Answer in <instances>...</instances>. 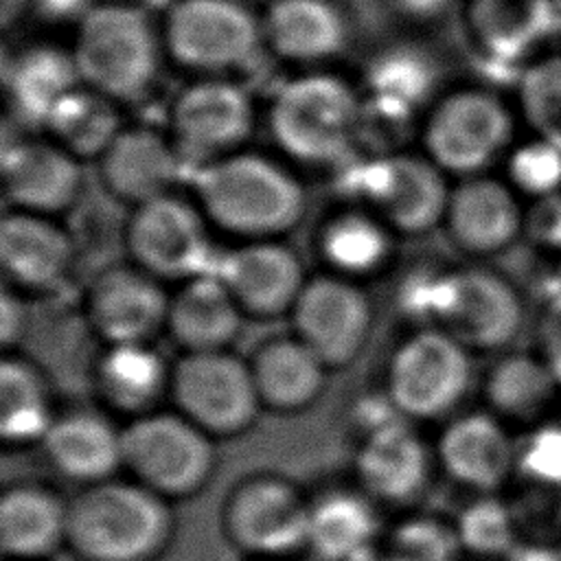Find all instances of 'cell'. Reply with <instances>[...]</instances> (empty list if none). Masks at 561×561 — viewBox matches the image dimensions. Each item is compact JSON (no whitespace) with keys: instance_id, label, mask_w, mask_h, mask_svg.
<instances>
[{"instance_id":"obj_1","label":"cell","mask_w":561,"mask_h":561,"mask_svg":"<svg viewBox=\"0 0 561 561\" xmlns=\"http://www.w3.org/2000/svg\"><path fill=\"white\" fill-rule=\"evenodd\" d=\"M173 535L169 500L136 480L110 478L68 502L66 548L77 561H158Z\"/></svg>"},{"instance_id":"obj_2","label":"cell","mask_w":561,"mask_h":561,"mask_svg":"<svg viewBox=\"0 0 561 561\" xmlns=\"http://www.w3.org/2000/svg\"><path fill=\"white\" fill-rule=\"evenodd\" d=\"M195 195L210 224L245 241L276 239L302 219L307 206L291 171L243 151L206 162L195 178Z\"/></svg>"},{"instance_id":"obj_3","label":"cell","mask_w":561,"mask_h":561,"mask_svg":"<svg viewBox=\"0 0 561 561\" xmlns=\"http://www.w3.org/2000/svg\"><path fill=\"white\" fill-rule=\"evenodd\" d=\"M162 50V33L142 9L103 2L81 15L70 53L83 85L112 101H131L156 81Z\"/></svg>"},{"instance_id":"obj_4","label":"cell","mask_w":561,"mask_h":561,"mask_svg":"<svg viewBox=\"0 0 561 561\" xmlns=\"http://www.w3.org/2000/svg\"><path fill=\"white\" fill-rule=\"evenodd\" d=\"M362 118L353 88L329 72L287 81L272 99L270 129L278 147L305 164H333L351 147Z\"/></svg>"},{"instance_id":"obj_5","label":"cell","mask_w":561,"mask_h":561,"mask_svg":"<svg viewBox=\"0 0 561 561\" xmlns=\"http://www.w3.org/2000/svg\"><path fill=\"white\" fill-rule=\"evenodd\" d=\"M213 436L180 412H149L123 427V467L164 500L188 497L215 471Z\"/></svg>"},{"instance_id":"obj_6","label":"cell","mask_w":561,"mask_h":561,"mask_svg":"<svg viewBox=\"0 0 561 561\" xmlns=\"http://www.w3.org/2000/svg\"><path fill=\"white\" fill-rule=\"evenodd\" d=\"M423 320L469 351L508 346L524 324V302L500 274L462 267L432 276Z\"/></svg>"},{"instance_id":"obj_7","label":"cell","mask_w":561,"mask_h":561,"mask_svg":"<svg viewBox=\"0 0 561 561\" xmlns=\"http://www.w3.org/2000/svg\"><path fill=\"white\" fill-rule=\"evenodd\" d=\"M311 502L280 476H254L226 495V539L252 561H278L307 548Z\"/></svg>"},{"instance_id":"obj_8","label":"cell","mask_w":561,"mask_h":561,"mask_svg":"<svg viewBox=\"0 0 561 561\" xmlns=\"http://www.w3.org/2000/svg\"><path fill=\"white\" fill-rule=\"evenodd\" d=\"M513 114L484 88H462L443 96L423 127L427 158L445 173L480 175L511 145Z\"/></svg>"},{"instance_id":"obj_9","label":"cell","mask_w":561,"mask_h":561,"mask_svg":"<svg viewBox=\"0 0 561 561\" xmlns=\"http://www.w3.org/2000/svg\"><path fill=\"white\" fill-rule=\"evenodd\" d=\"M471 375L469 348L449 333L425 327L392 353L388 401L405 419H438L465 399Z\"/></svg>"},{"instance_id":"obj_10","label":"cell","mask_w":561,"mask_h":561,"mask_svg":"<svg viewBox=\"0 0 561 561\" xmlns=\"http://www.w3.org/2000/svg\"><path fill=\"white\" fill-rule=\"evenodd\" d=\"M169 392L178 412L213 438L250 430L263 408L250 362L230 351L186 353L171 368Z\"/></svg>"},{"instance_id":"obj_11","label":"cell","mask_w":561,"mask_h":561,"mask_svg":"<svg viewBox=\"0 0 561 561\" xmlns=\"http://www.w3.org/2000/svg\"><path fill=\"white\" fill-rule=\"evenodd\" d=\"M160 33L180 66L204 75L243 66L263 44L261 20L239 0H178Z\"/></svg>"},{"instance_id":"obj_12","label":"cell","mask_w":561,"mask_h":561,"mask_svg":"<svg viewBox=\"0 0 561 561\" xmlns=\"http://www.w3.org/2000/svg\"><path fill=\"white\" fill-rule=\"evenodd\" d=\"M351 188L368 202L388 228L423 234L445 219L451 188L445 171L427 156H381L359 167Z\"/></svg>"},{"instance_id":"obj_13","label":"cell","mask_w":561,"mask_h":561,"mask_svg":"<svg viewBox=\"0 0 561 561\" xmlns=\"http://www.w3.org/2000/svg\"><path fill=\"white\" fill-rule=\"evenodd\" d=\"M125 239L134 263L156 278L186 280L206 272V217L173 193L134 206Z\"/></svg>"},{"instance_id":"obj_14","label":"cell","mask_w":561,"mask_h":561,"mask_svg":"<svg viewBox=\"0 0 561 561\" xmlns=\"http://www.w3.org/2000/svg\"><path fill=\"white\" fill-rule=\"evenodd\" d=\"M254 127L248 92L221 77L186 85L171 105V140L178 151L197 160H217L239 151Z\"/></svg>"},{"instance_id":"obj_15","label":"cell","mask_w":561,"mask_h":561,"mask_svg":"<svg viewBox=\"0 0 561 561\" xmlns=\"http://www.w3.org/2000/svg\"><path fill=\"white\" fill-rule=\"evenodd\" d=\"M289 313L296 337L329 368L346 366L359 355L373 322L366 294L337 274L307 278Z\"/></svg>"},{"instance_id":"obj_16","label":"cell","mask_w":561,"mask_h":561,"mask_svg":"<svg viewBox=\"0 0 561 561\" xmlns=\"http://www.w3.org/2000/svg\"><path fill=\"white\" fill-rule=\"evenodd\" d=\"M169 300L160 278L138 265H118L99 274L90 287L88 318L107 346L149 344L167 327Z\"/></svg>"},{"instance_id":"obj_17","label":"cell","mask_w":561,"mask_h":561,"mask_svg":"<svg viewBox=\"0 0 561 561\" xmlns=\"http://www.w3.org/2000/svg\"><path fill=\"white\" fill-rule=\"evenodd\" d=\"M2 188L13 210L55 217L81 191L79 158L55 140H15L2 149Z\"/></svg>"},{"instance_id":"obj_18","label":"cell","mask_w":561,"mask_h":561,"mask_svg":"<svg viewBox=\"0 0 561 561\" xmlns=\"http://www.w3.org/2000/svg\"><path fill=\"white\" fill-rule=\"evenodd\" d=\"M217 274L241 311L256 318L291 311L307 283L300 259L276 239L245 241L224 259Z\"/></svg>"},{"instance_id":"obj_19","label":"cell","mask_w":561,"mask_h":561,"mask_svg":"<svg viewBox=\"0 0 561 561\" xmlns=\"http://www.w3.org/2000/svg\"><path fill=\"white\" fill-rule=\"evenodd\" d=\"M430 451L405 416L366 430L355 454V471L370 497L401 504L416 497L430 480Z\"/></svg>"},{"instance_id":"obj_20","label":"cell","mask_w":561,"mask_h":561,"mask_svg":"<svg viewBox=\"0 0 561 561\" xmlns=\"http://www.w3.org/2000/svg\"><path fill=\"white\" fill-rule=\"evenodd\" d=\"M180 167L175 142L149 127H123L99 158L103 186L131 206L173 193Z\"/></svg>"},{"instance_id":"obj_21","label":"cell","mask_w":561,"mask_h":561,"mask_svg":"<svg viewBox=\"0 0 561 561\" xmlns=\"http://www.w3.org/2000/svg\"><path fill=\"white\" fill-rule=\"evenodd\" d=\"M75 259L70 237L53 217L9 210L0 221V265L24 289L53 291L70 274Z\"/></svg>"},{"instance_id":"obj_22","label":"cell","mask_w":561,"mask_h":561,"mask_svg":"<svg viewBox=\"0 0 561 561\" xmlns=\"http://www.w3.org/2000/svg\"><path fill=\"white\" fill-rule=\"evenodd\" d=\"M443 224L451 241L465 252L495 254L517 239L522 210L506 184L471 175L451 188Z\"/></svg>"},{"instance_id":"obj_23","label":"cell","mask_w":561,"mask_h":561,"mask_svg":"<svg viewBox=\"0 0 561 561\" xmlns=\"http://www.w3.org/2000/svg\"><path fill=\"white\" fill-rule=\"evenodd\" d=\"M39 445L61 476L88 486L114 478L123 467V430L92 410L55 416Z\"/></svg>"},{"instance_id":"obj_24","label":"cell","mask_w":561,"mask_h":561,"mask_svg":"<svg viewBox=\"0 0 561 561\" xmlns=\"http://www.w3.org/2000/svg\"><path fill=\"white\" fill-rule=\"evenodd\" d=\"M243 311L217 272L182 280L169 300L167 329L186 353L228 351L241 329Z\"/></svg>"},{"instance_id":"obj_25","label":"cell","mask_w":561,"mask_h":561,"mask_svg":"<svg viewBox=\"0 0 561 561\" xmlns=\"http://www.w3.org/2000/svg\"><path fill=\"white\" fill-rule=\"evenodd\" d=\"M263 42L287 61L318 64L348 44V24L331 0H272L261 18Z\"/></svg>"},{"instance_id":"obj_26","label":"cell","mask_w":561,"mask_h":561,"mask_svg":"<svg viewBox=\"0 0 561 561\" xmlns=\"http://www.w3.org/2000/svg\"><path fill=\"white\" fill-rule=\"evenodd\" d=\"M515 454L497 419L484 412L451 421L438 440V462L445 473L476 491L497 489L513 467Z\"/></svg>"},{"instance_id":"obj_27","label":"cell","mask_w":561,"mask_h":561,"mask_svg":"<svg viewBox=\"0 0 561 561\" xmlns=\"http://www.w3.org/2000/svg\"><path fill=\"white\" fill-rule=\"evenodd\" d=\"M261 405L274 412H300L322 392L329 366L296 335L263 342L250 359Z\"/></svg>"},{"instance_id":"obj_28","label":"cell","mask_w":561,"mask_h":561,"mask_svg":"<svg viewBox=\"0 0 561 561\" xmlns=\"http://www.w3.org/2000/svg\"><path fill=\"white\" fill-rule=\"evenodd\" d=\"M68 502L44 486L15 484L0 500V548L15 561H42L66 546Z\"/></svg>"},{"instance_id":"obj_29","label":"cell","mask_w":561,"mask_h":561,"mask_svg":"<svg viewBox=\"0 0 561 561\" xmlns=\"http://www.w3.org/2000/svg\"><path fill=\"white\" fill-rule=\"evenodd\" d=\"M96 386L110 408L136 419L169 392L171 370L149 344H112L99 359Z\"/></svg>"},{"instance_id":"obj_30","label":"cell","mask_w":561,"mask_h":561,"mask_svg":"<svg viewBox=\"0 0 561 561\" xmlns=\"http://www.w3.org/2000/svg\"><path fill=\"white\" fill-rule=\"evenodd\" d=\"M379 519L362 495L333 491L311 502L307 550L320 561H355L373 550Z\"/></svg>"},{"instance_id":"obj_31","label":"cell","mask_w":561,"mask_h":561,"mask_svg":"<svg viewBox=\"0 0 561 561\" xmlns=\"http://www.w3.org/2000/svg\"><path fill=\"white\" fill-rule=\"evenodd\" d=\"M13 107L24 121L46 125L53 110L81 85L72 53L57 46L22 50L7 77Z\"/></svg>"},{"instance_id":"obj_32","label":"cell","mask_w":561,"mask_h":561,"mask_svg":"<svg viewBox=\"0 0 561 561\" xmlns=\"http://www.w3.org/2000/svg\"><path fill=\"white\" fill-rule=\"evenodd\" d=\"M53 421L44 375L22 357H4L0 366V434L4 443H42Z\"/></svg>"},{"instance_id":"obj_33","label":"cell","mask_w":561,"mask_h":561,"mask_svg":"<svg viewBox=\"0 0 561 561\" xmlns=\"http://www.w3.org/2000/svg\"><path fill=\"white\" fill-rule=\"evenodd\" d=\"M552 7V0H471V26L489 53L515 59L546 35Z\"/></svg>"},{"instance_id":"obj_34","label":"cell","mask_w":561,"mask_h":561,"mask_svg":"<svg viewBox=\"0 0 561 561\" xmlns=\"http://www.w3.org/2000/svg\"><path fill=\"white\" fill-rule=\"evenodd\" d=\"M390 228L373 213L346 210L327 221L320 232V252L337 276L377 272L390 254Z\"/></svg>"},{"instance_id":"obj_35","label":"cell","mask_w":561,"mask_h":561,"mask_svg":"<svg viewBox=\"0 0 561 561\" xmlns=\"http://www.w3.org/2000/svg\"><path fill=\"white\" fill-rule=\"evenodd\" d=\"M44 127L50 129L55 142L77 158H101L123 129L114 101L83 83L53 110Z\"/></svg>"},{"instance_id":"obj_36","label":"cell","mask_w":561,"mask_h":561,"mask_svg":"<svg viewBox=\"0 0 561 561\" xmlns=\"http://www.w3.org/2000/svg\"><path fill=\"white\" fill-rule=\"evenodd\" d=\"M557 386L559 381L543 359L508 355L489 370L484 394L495 412L511 419H533L548 408Z\"/></svg>"},{"instance_id":"obj_37","label":"cell","mask_w":561,"mask_h":561,"mask_svg":"<svg viewBox=\"0 0 561 561\" xmlns=\"http://www.w3.org/2000/svg\"><path fill=\"white\" fill-rule=\"evenodd\" d=\"M517 103L537 138L561 149V50L533 57L524 66Z\"/></svg>"},{"instance_id":"obj_38","label":"cell","mask_w":561,"mask_h":561,"mask_svg":"<svg viewBox=\"0 0 561 561\" xmlns=\"http://www.w3.org/2000/svg\"><path fill=\"white\" fill-rule=\"evenodd\" d=\"M460 550L454 526L434 517H412L388 533L379 561H458Z\"/></svg>"},{"instance_id":"obj_39","label":"cell","mask_w":561,"mask_h":561,"mask_svg":"<svg viewBox=\"0 0 561 561\" xmlns=\"http://www.w3.org/2000/svg\"><path fill=\"white\" fill-rule=\"evenodd\" d=\"M462 550L491 557L515 550V528L508 511L495 500H478L467 506L454 526Z\"/></svg>"},{"instance_id":"obj_40","label":"cell","mask_w":561,"mask_h":561,"mask_svg":"<svg viewBox=\"0 0 561 561\" xmlns=\"http://www.w3.org/2000/svg\"><path fill=\"white\" fill-rule=\"evenodd\" d=\"M513 180L533 193H548L561 182V149L537 142L519 149L511 160Z\"/></svg>"},{"instance_id":"obj_41","label":"cell","mask_w":561,"mask_h":561,"mask_svg":"<svg viewBox=\"0 0 561 561\" xmlns=\"http://www.w3.org/2000/svg\"><path fill=\"white\" fill-rule=\"evenodd\" d=\"M541 359L561 383V296L552 300L539 322Z\"/></svg>"},{"instance_id":"obj_42","label":"cell","mask_w":561,"mask_h":561,"mask_svg":"<svg viewBox=\"0 0 561 561\" xmlns=\"http://www.w3.org/2000/svg\"><path fill=\"white\" fill-rule=\"evenodd\" d=\"M24 327H26L24 307H22L18 294H13L9 287H4L2 296H0V340H2L4 348L20 342Z\"/></svg>"},{"instance_id":"obj_43","label":"cell","mask_w":561,"mask_h":561,"mask_svg":"<svg viewBox=\"0 0 561 561\" xmlns=\"http://www.w3.org/2000/svg\"><path fill=\"white\" fill-rule=\"evenodd\" d=\"M37 0H0V20L2 26H13Z\"/></svg>"},{"instance_id":"obj_44","label":"cell","mask_w":561,"mask_h":561,"mask_svg":"<svg viewBox=\"0 0 561 561\" xmlns=\"http://www.w3.org/2000/svg\"><path fill=\"white\" fill-rule=\"evenodd\" d=\"M515 561H561V554L552 552V550H543V548H535V550H524L515 554Z\"/></svg>"},{"instance_id":"obj_45","label":"cell","mask_w":561,"mask_h":561,"mask_svg":"<svg viewBox=\"0 0 561 561\" xmlns=\"http://www.w3.org/2000/svg\"><path fill=\"white\" fill-rule=\"evenodd\" d=\"M55 11H68L72 4H79L81 0H44Z\"/></svg>"},{"instance_id":"obj_46","label":"cell","mask_w":561,"mask_h":561,"mask_svg":"<svg viewBox=\"0 0 561 561\" xmlns=\"http://www.w3.org/2000/svg\"><path fill=\"white\" fill-rule=\"evenodd\" d=\"M554 2V7H559L561 9V0H552Z\"/></svg>"},{"instance_id":"obj_47","label":"cell","mask_w":561,"mask_h":561,"mask_svg":"<svg viewBox=\"0 0 561 561\" xmlns=\"http://www.w3.org/2000/svg\"><path fill=\"white\" fill-rule=\"evenodd\" d=\"M250 561H252V559H250Z\"/></svg>"}]
</instances>
